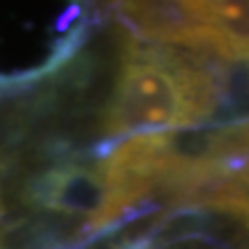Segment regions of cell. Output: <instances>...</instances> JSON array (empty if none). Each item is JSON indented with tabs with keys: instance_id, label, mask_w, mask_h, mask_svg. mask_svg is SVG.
Returning a JSON list of instances; mask_svg holds the SVG:
<instances>
[{
	"instance_id": "obj_3",
	"label": "cell",
	"mask_w": 249,
	"mask_h": 249,
	"mask_svg": "<svg viewBox=\"0 0 249 249\" xmlns=\"http://www.w3.org/2000/svg\"><path fill=\"white\" fill-rule=\"evenodd\" d=\"M193 9L218 37L216 58L249 54V2H193Z\"/></svg>"
},
{
	"instance_id": "obj_1",
	"label": "cell",
	"mask_w": 249,
	"mask_h": 249,
	"mask_svg": "<svg viewBox=\"0 0 249 249\" xmlns=\"http://www.w3.org/2000/svg\"><path fill=\"white\" fill-rule=\"evenodd\" d=\"M216 112L218 85L212 56L133 40L123 54L104 116V133L119 145V139L129 135L197 127Z\"/></svg>"
},
{
	"instance_id": "obj_4",
	"label": "cell",
	"mask_w": 249,
	"mask_h": 249,
	"mask_svg": "<svg viewBox=\"0 0 249 249\" xmlns=\"http://www.w3.org/2000/svg\"><path fill=\"white\" fill-rule=\"evenodd\" d=\"M187 204L232 214L249 227V162L201 187L189 197Z\"/></svg>"
},
{
	"instance_id": "obj_6",
	"label": "cell",
	"mask_w": 249,
	"mask_h": 249,
	"mask_svg": "<svg viewBox=\"0 0 249 249\" xmlns=\"http://www.w3.org/2000/svg\"><path fill=\"white\" fill-rule=\"evenodd\" d=\"M0 224H2V201H0Z\"/></svg>"
},
{
	"instance_id": "obj_2",
	"label": "cell",
	"mask_w": 249,
	"mask_h": 249,
	"mask_svg": "<svg viewBox=\"0 0 249 249\" xmlns=\"http://www.w3.org/2000/svg\"><path fill=\"white\" fill-rule=\"evenodd\" d=\"M119 21L143 44H178L214 56L218 40L193 2H121L114 6Z\"/></svg>"
},
{
	"instance_id": "obj_5",
	"label": "cell",
	"mask_w": 249,
	"mask_h": 249,
	"mask_svg": "<svg viewBox=\"0 0 249 249\" xmlns=\"http://www.w3.org/2000/svg\"><path fill=\"white\" fill-rule=\"evenodd\" d=\"M208 224H210V216L206 214L204 208H196V206L177 208L175 212L166 214L160 222H156L145 235L152 241L154 249L181 243V241H187V239L214 243L212 235L208 232Z\"/></svg>"
}]
</instances>
